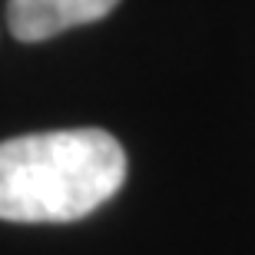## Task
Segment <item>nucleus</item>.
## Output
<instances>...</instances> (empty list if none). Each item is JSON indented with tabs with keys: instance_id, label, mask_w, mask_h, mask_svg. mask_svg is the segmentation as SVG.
Listing matches in <instances>:
<instances>
[{
	"instance_id": "obj_1",
	"label": "nucleus",
	"mask_w": 255,
	"mask_h": 255,
	"mask_svg": "<svg viewBox=\"0 0 255 255\" xmlns=\"http://www.w3.org/2000/svg\"><path fill=\"white\" fill-rule=\"evenodd\" d=\"M123 182V146L96 126L0 142V219L7 222H76L110 202Z\"/></svg>"
},
{
	"instance_id": "obj_2",
	"label": "nucleus",
	"mask_w": 255,
	"mask_h": 255,
	"mask_svg": "<svg viewBox=\"0 0 255 255\" xmlns=\"http://www.w3.org/2000/svg\"><path fill=\"white\" fill-rule=\"evenodd\" d=\"M120 0H7V30L20 43H40L113 13Z\"/></svg>"
}]
</instances>
